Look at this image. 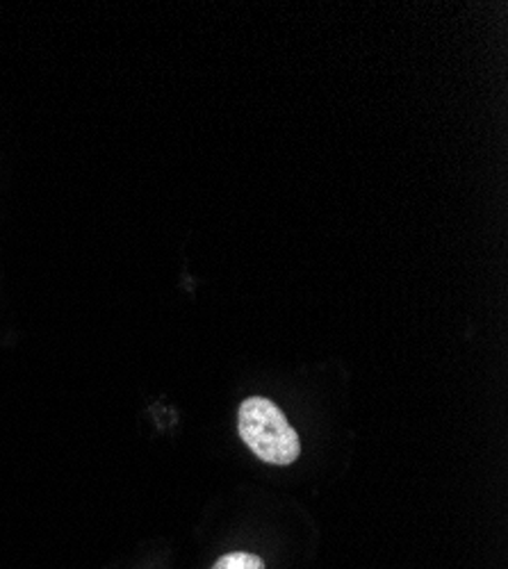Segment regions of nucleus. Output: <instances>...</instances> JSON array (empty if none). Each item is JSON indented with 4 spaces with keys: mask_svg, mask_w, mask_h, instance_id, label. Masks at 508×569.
I'll use <instances>...</instances> for the list:
<instances>
[{
    "mask_svg": "<svg viewBox=\"0 0 508 569\" xmlns=\"http://www.w3.org/2000/svg\"><path fill=\"white\" fill-rule=\"evenodd\" d=\"M212 569H265L262 558L247 551H233L221 556Z\"/></svg>",
    "mask_w": 508,
    "mask_h": 569,
    "instance_id": "obj_2",
    "label": "nucleus"
},
{
    "mask_svg": "<svg viewBox=\"0 0 508 569\" xmlns=\"http://www.w3.org/2000/svg\"><path fill=\"white\" fill-rule=\"evenodd\" d=\"M238 431L245 445L267 465L286 467L301 453L295 426L279 406L265 397H251L240 406Z\"/></svg>",
    "mask_w": 508,
    "mask_h": 569,
    "instance_id": "obj_1",
    "label": "nucleus"
}]
</instances>
